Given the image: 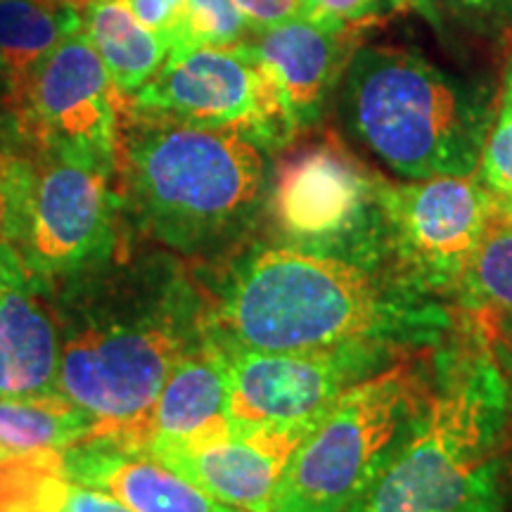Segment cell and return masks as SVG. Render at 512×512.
Masks as SVG:
<instances>
[{"instance_id": "cell-1", "label": "cell", "mask_w": 512, "mask_h": 512, "mask_svg": "<svg viewBox=\"0 0 512 512\" xmlns=\"http://www.w3.org/2000/svg\"><path fill=\"white\" fill-rule=\"evenodd\" d=\"M204 297V330L254 351H313L384 344L427 351L460 325V309L387 268L252 238L192 264Z\"/></svg>"}, {"instance_id": "cell-2", "label": "cell", "mask_w": 512, "mask_h": 512, "mask_svg": "<svg viewBox=\"0 0 512 512\" xmlns=\"http://www.w3.org/2000/svg\"><path fill=\"white\" fill-rule=\"evenodd\" d=\"M55 306L57 392L93 418L88 441L140 448L171 368L207 337L195 273L174 252L133 254L126 240L110 261L57 283Z\"/></svg>"}, {"instance_id": "cell-3", "label": "cell", "mask_w": 512, "mask_h": 512, "mask_svg": "<svg viewBox=\"0 0 512 512\" xmlns=\"http://www.w3.org/2000/svg\"><path fill=\"white\" fill-rule=\"evenodd\" d=\"M432 366L420 413L347 512H508V384L463 311Z\"/></svg>"}, {"instance_id": "cell-4", "label": "cell", "mask_w": 512, "mask_h": 512, "mask_svg": "<svg viewBox=\"0 0 512 512\" xmlns=\"http://www.w3.org/2000/svg\"><path fill=\"white\" fill-rule=\"evenodd\" d=\"M245 133L124 107L117 195L126 223L195 264L233 252L264 223L273 169Z\"/></svg>"}, {"instance_id": "cell-5", "label": "cell", "mask_w": 512, "mask_h": 512, "mask_svg": "<svg viewBox=\"0 0 512 512\" xmlns=\"http://www.w3.org/2000/svg\"><path fill=\"white\" fill-rule=\"evenodd\" d=\"M347 128L403 181L472 176L496 117L491 88L420 53L358 46L342 79Z\"/></svg>"}, {"instance_id": "cell-6", "label": "cell", "mask_w": 512, "mask_h": 512, "mask_svg": "<svg viewBox=\"0 0 512 512\" xmlns=\"http://www.w3.org/2000/svg\"><path fill=\"white\" fill-rule=\"evenodd\" d=\"M434 349L413 351L339 396L292 451L271 512H347L420 413Z\"/></svg>"}, {"instance_id": "cell-7", "label": "cell", "mask_w": 512, "mask_h": 512, "mask_svg": "<svg viewBox=\"0 0 512 512\" xmlns=\"http://www.w3.org/2000/svg\"><path fill=\"white\" fill-rule=\"evenodd\" d=\"M382 178L335 133L287 150L273 166L264 216L268 240L394 271L380 202Z\"/></svg>"}, {"instance_id": "cell-8", "label": "cell", "mask_w": 512, "mask_h": 512, "mask_svg": "<svg viewBox=\"0 0 512 512\" xmlns=\"http://www.w3.org/2000/svg\"><path fill=\"white\" fill-rule=\"evenodd\" d=\"M128 107L181 124L245 133L268 152L285 150L299 136L273 76L247 41L169 53Z\"/></svg>"}, {"instance_id": "cell-9", "label": "cell", "mask_w": 512, "mask_h": 512, "mask_svg": "<svg viewBox=\"0 0 512 512\" xmlns=\"http://www.w3.org/2000/svg\"><path fill=\"white\" fill-rule=\"evenodd\" d=\"M380 202L394 271L418 290L456 306L498 211L491 190L477 174L425 181L382 178Z\"/></svg>"}, {"instance_id": "cell-10", "label": "cell", "mask_w": 512, "mask_h": 512, "mask_svg": "<svg viewBox=\"0 0 512 512\" xmlns=\"http://www.w3.org/2000/svg\"><path fill=\"white\" fill-rule=\"evenodd\" d=\"M128 100L86 31H74L5 102L15 136L34 155H79L117 169L121 112Z\"/></svg>"}, {"instance_id": "cell-11", "label": "cell", "mask_w": 512, "mask_h": 512, "mask_svg": "<svg viewBox=\"0 0 512 512\" xmlns=\"http://www.w3.org/2000/svg\"><path fill=\"white\" fill-rule=\"evenodd\" d=\"M117 169L79 155H38L29 226L19 247L43 278L57 285L105 264L124 245Z\"/></svg>"}, {"instance_id": "cell-12", "label": "cell", "mask_w": 512, "mask_h": 512, "mask_svg": "<svg viewBox=\"0 0 512 512\" xmlns=\"http://www.w3.org/2000/svg\"><path fill=\"white\" fill-rule=\"evenodd\" d=\"M219 349L228 380V415L261 425L316 422L351 387L413 354L384 344L313 351H254L219 344Z\"/></svg>"}, {"instance_id": "cell-13", "label": "cell", "mask_w": 512, "mask_h": 512, "mask_svg": "<svg viewBox=\"0 0 512 512\" xmlns=\"http://www.w3.org/2000/svg\"><path fill=\"white\" fill-rule=\"evenodd\" d=\"M316 422L261 425L233 420L219 439L192 448H166L152 458L230 508L271 512L287 460Z\"/></svg>"}, {"instance_id": "cell-14", "label": "cell", "mask_w": 512, "mask_h": 512, "mask_svg": "<svg viewBox=\"0 0 512 512\" xmlns=\"http://www.w3.org/2000/svg\"><path fill=\"white\" fill-rule=\"evenodd\" d=\"M57 370L55 285L17 245L0 242V396L57 394Z\"/></svg>"}, {"instance_id": "cell-15", "label": "cell", "mask_w": 512, "mask_h": 512, "mask_svg": "<svg viewBox=\"0 0 512 512\" xmlns=\"http://www.w3.org/2000/svg\"><path fill=\"white\" fill-rule=\"evenodd\" d=\"M361 29V24L337 27L297 17L256 31L254 41H247L273 76L299 133L309 131L323 117L330 95L337 91L356 53Z\"/></svg>"}, {"instance_id": "cell-16", "label": "cell", "mask_w": 512, "mask_h": 512, "mask_svg": "<svg viewBox=\"0 0 512 512\" xmlns=\"http://www.w3.org/2000/svg\"><path fill=\"white\" fill-rule=\"evenodd\" d=\"M74 484L105 491L133 512H242L216 501L150 453L112 441H83L64 451Z\"/></svg>"}, {"instance_id": "cell-17", "label": "cell", "mask_w": 512, "mask_h": 512, "mask_svg": "<svg viewBox=\"0 0 512 512\" xmlns=\"http://www.w3.org/2000/svg\"><path fill=\"white\" fill-rule=\"evenodd\" d=\"M228 380L219 344L209 335L176 361L159 392L138 451L183 444L226 425Z\"/></svg>"}, {"instance_id": "cell-18", "label": "cell", "mask_w": 512, "mask_h": 512, "mask_svg": "<svg viewBox=\"0 0 512 512\" xmlns=\"http://www.w3.org/2000/svg\"><path fill=\"white\" fill-rule=\"evenodd\" d=\"M83 12L57 0H0V107L74 31Z\"/></svg>"}, {"instance_id": "cell-19", "label": "cell", "mask_w": 512, "mask_h": 512, "mask_svg": "<svg viewBox=\"0 0 512 512\" xmlns=\"http://www.w3.org/2000/svg\"><path fill=\"white\" fill-rule=\"evenodd\" d=\"M83 31L124 98H133L162 69L171 50L166 38L133 15L126 0H93L83 10Z\"/></svg>"}, {"instance_id": "cell-20", "label": "cell", "mask_w": 512, "mask_h": 512, "mask_svg": "<svg viewBox=\"0 0 512 512\" xmlns=\"http://www.w3.org/2000/svg\"><path fill=\"white\" fill-rule=\"evenodd\" d=\"M93 418L64 394L0 396V444L15 451L67 448L88 441Z\"/></svg>"}, {"instance_id": "cell-21", "label": "cell", "mask_w": 512, "mask_h": 512, "mask_svg": "<svg viewBox=\"0 0 512 512\" xmlns=\"http://www.w3.org/2000/svg\"><path fill=\"white\" fill-rule=\"evenodd\" d=\"M69 489L64 451L0 444V512H62Z\"/></svg>"}, {"instance_id": "cell-22", "label": "cell", "mask_w": 512, "mask_h": 512, "mask_svg": "<svg viewBox=\"0 0 512 512\" xmlns=\"http://www.w3.org/2000/svg\"><path fill=\"white\" fill-rule=\"evenodd\" d=\"M456 306L463 311L489 309L512 316V211L501 209L486 228Z\"/></svg>"}, {"instance_id": "cell-23", "label": "cell", "mask_w": 512, "mask_h": 512, "mask_svg": "<svg viewBox=\"0 0 512 512\" xmlns=\"http://www.w3.org/2000/svg\"><path fill=\"white\" fill-rule=\"evenodd\" d=\"M252 34L233 0H185L181 19L171 34L169 53L197 48H233Z\"/></svg>"}, {"instance_id": "cell-24", "label": "cell", "mask_w": 512, "mask_h": 512, "mask_svg": "<svg viewBox=\"0 0 512 512\" xmlns=\"http://www.w3.org/2000/svg\"><path fill=\"white\" fill-rule=\"evenodd\" d=\"M477 178L491 190L501 209L512 211V53L505 62L494 126L486 138Z\"/></svg>"}, {"instance_id": "cell-25", "label": "cell", "mask_w": 512, "mask_h": 512, "mask_svg": "<svg viewBox=\"0 0 512 512\" xmlns=\"http://www.w3.org/2000/svg\"><path fill=\"white\" fill-rule=\"evenodd\" d=\"M31 190H34V162L15 152L0 150V242L24 245Z\"/></svg>"}, {"instance_id": "cell-26", "label": "cell", "mask_w": 512, "mask_h": 512, "mask_svg": "<svg viewBox=\"0 0 512 512\" xmlns=\"http://www.w3.org/2000/svg\"><path fill=\"white\" fill-rule=\"evenodd\" d=\"M463 311V309H460ZM482 332L491 354H494L498 368L508 384V430H505V446H508V484L512 503V316L489 309L463 311Z\"/></svg>"}, {"instance_id": "cell-27", "label": "cell", "mask_w": 512, "mask_h": 512, "mask_svg": "<svg viewBox=\"0 0 512 512\" xmlns=\"http://www.w3.org/2000/svg\"><path fill=\"white\" fill-rule=\"evenodd\" d=\"M432 22L451 24H498L512 22V0H403Z\"/></svg>"}, {"instance_id": "cell-28", "label": "cell", "mask_w": 512, "mask_h": 512, "mask_svg": "<svg viewBox=\"0 0 512 512\" xmlns=\"http://www.w3.org/2000/svg\"><path fill=\"white\" fill-rule=\"evenodd\" d=\"M403 0H304V17L320 24H366L384 12L389 5H399Z\"/></svg>"}, {"instance_id": "cell-29", "label": "cell", "mask_w": 512, "mask_h": 512, "mask_svg": "<svg viewBox=\"0 0 512 512\" xmlns=\"http://www.w3.org/2000/svg\"><path fill=\"white\" fill-rule=\"evenodd\" d=\"M233 3L238 5L254 34L304 17V0H233Z\"/></svg>"}, {"instance_id": "cell-30", "label": "cell", "mask_w": 512, "mask_h": 512, "mask_svg": "<svg viewBox=\"0 0 512 512\" xmlns=\"http://www.w3.org/2000/svg\"><path fill=\"white\" fill-rule=\"evenodd\" d=\"M126 3L147 29L171 41V34H174L178 19H181L185 0H126Z\"/></svg>"}, {"instance_id": "cell-31", "label": "cell", "mask_w": 512, "mask_h": 512, "mask_svg": "<svg viewBox=\"0 0 512 512\" xmlns=\"http://www.w3.org/2000/svg\"><path fill=\"white\" fill-rule=\"evenodd\" d=\"M62 512H133V510L121 503L119 498L105 494V491L72 482V489H69L67 503H64Z\"/></svg>"}, {"instance_id": "cell-32", "label": "cell", "mask_w": 512, "mask_h": 512, "mask_svg": "<svg viewBox=\"0 0 512 512\" xmlns=\"http://www.w3.org/2000/svg\"><path fill=\"white\" fill-rule=\"evenodd\" d=\"M57 3H62V5H69V8H74V10L83 12V10L88 8V5L93 3V0H57Z\"/></svg>"}]
</instances>
